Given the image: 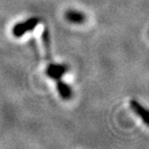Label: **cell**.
Returning a JSON list of instances; mask_svg holds the SVG:
<instances>
[{"label": "cell", "instance_id": "1", "mask_svg": "<svg viewBox=\"0 0 149 149\" xmlns=\"http://www.w3.org/2000/svg\"><path fill=\"white\" fill-rule=\"evenodd\" d=\"M39 22L40 20H39L38 17H31V19L25 20V22L17 23L13 28V35L17 38L23 36L27 32L34 30L39 24Z\"/></svg>", "mask_w": 149, "mask_h": 149}, {"label": "cell", "instance_id": "2", "mask_svg": "<svg viewBox=\"0 0 149 149\" xmlns=\"http://www.w3.org/2000/svg\"><path fill=\"white\" fill-rule=\"evenodd\" d=\"M68 67L62 64H49L46 69L47 76L54 80H59L67 73Z\"/></svg>", "mask_w": 149, "mask_h": 149}, {"label": "cell", "instance_id": "3", "mask_svg": "<svg viewBox=\"0 0 149 149\" xmlns=\"http://www.w3.org/2000/svg\"><path fill=\"white\" fill-rule=\"evenodd\" d=\"M130 106L131 109L134 111V112L142 119V121L144 122L145 125H149V113L147 109L136 100H131Z\"/></svg>", "mask_w": 149, "mask_h": 149}, {"label": "cell", "instance_id": "4", "mask_svg": "<svg viewBox=\"0 0 149 149\" xmlns=\"http://www.w3.org/2000/svg\"><path fill=\"white\" fill-rule=\"evenodd\" d=\"M56 88H57L58 93L61 96L62 99L68 100L72 97V89H71V87L67 84L66 82L62 81V80H60V79L57 80Z\"/></svg>", "mask_w": 149, "mask_h": 149}, {"label": "cell", "instance_id": "5", "mask_svg": "<svg viewBox=\"0 0 149 149\" xmlns=\"http://www.w3.org/2000/svg\"><path fill=\"white\" fill-rule=\"evenodd\" d=\"M66 19L73 23H82L85 20V16L80 12L71 10L66 13Z\"/></svg>", "mask_w": 149, "mask_h": 149}, {"label": "cell", "instance_id": "6", "mask_svg": "<svg viewBox=\"0 0 149 149\" xmlns=\"http://www.w3.org/2000/svg\"><path fill=\"white\" fill-rule=\"evenodd\" d=\"M43 40H44V44H45V46H46L47 49L49 50V31H47V29L44 31Z\"/></svg>", "mask_w": 149, "mask_h": 149}]
</instances>
